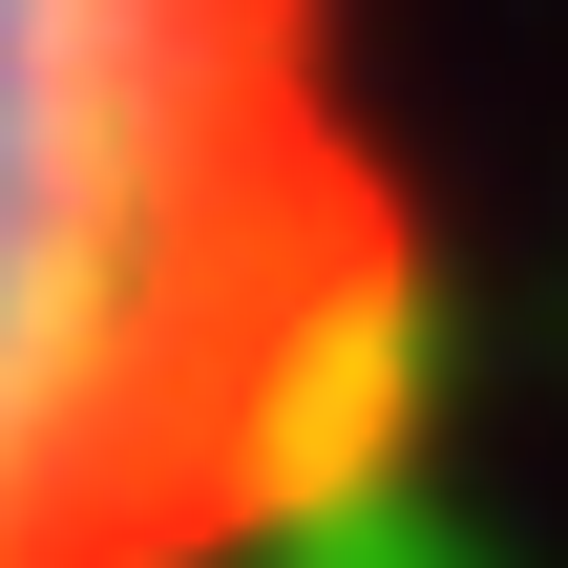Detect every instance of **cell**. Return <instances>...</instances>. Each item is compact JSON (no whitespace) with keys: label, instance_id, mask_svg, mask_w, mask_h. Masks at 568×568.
I'll list each match as a JSON object with an SVG mask.
<instances>
[{"label":"cell","instance_id":"obj_1","mask_svg":"<svg viewBox=\"0 0 568 568\" xmlns=\"http://www.w3.org/2000/svg\"><path fill=\"white\" fill-rule=\"evenodd\" d=\"M0 568H295L443 379V232L358 0H21Z\"/></svg>","mask_w":568,"mask_h":568}]
</instances>
